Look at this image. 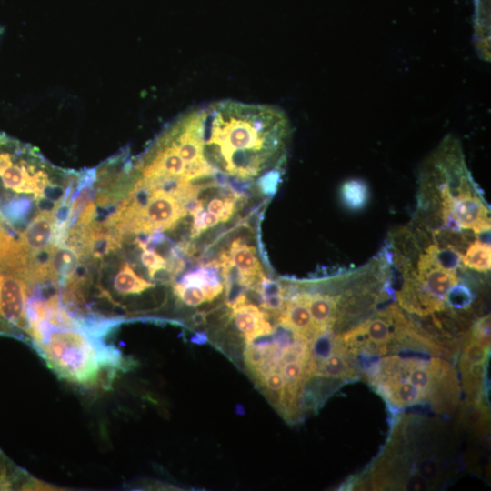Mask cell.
I'll return each mask as SVG.
<instances>
[{
    "mask_svg": "<svg viewBox=\"0 0 491 491\" xmlns=\"http://www.w3.org/2000/svg\"><path fill=\"white\" fill-rule=\"evenodd\" d=\"M207 312L205 311H196L192 314L190 316V322L193 326H203L207 324L206 319Z\"/></svg>",
    "mask_w": 491,
    "mask_h": 491,
    "instance_id": "7402d4cb",
    "label": "cell"
},
{
    "mask_svg": "<svg viewBox=\"0 0 491 491\" xmlns=\"http://www.w3.org/2000/svg\"><path fill=\"white\" fill-rule=\"evenodd\" d=\"M224 208V199L213 198L209 201L207 205L208 212L216 215L217 216L221 214Z\"/></svg>",
    "mask_w": 491,
    "mask_h": 491,
    "instance_id": "603a6c76",
    "label": "cell"
},
{
    "mask_svg": "<svg viewBox=\"0 0 491 491\" xmlns=\"http://www.w3.org/2000/svg\"><path fill=\"white\" fill-rule=\"evenodd\" d=\"M281 182L282 170L280 167H275L260 175L256 185L263 195H274Z\"/></svg>",
    "mask_w": 491,
    "mask_h": 491,
    "instance_id": "2e32d148",
    "label": "cell"
},
{
    "mask_svg": "<svg viewBox=\"0 0 491 491\" xmlns=\"http://www.w3.org/2000/svg\"><path fill=\"white\" fill-rule=\"evenodd\" d=\"M227 254L232 263L246 276L258 282L265 277L254 246L238 238L232 242Z\"/></svg>",
    "mask_w": 491,
    "mask_h": 491,
    "instance_id": "9c48e42d",
    "label": "cell"
},
{
    "mask_svg": "<svg viewBox=\"0 0 491 491\" xmlns=\"http://www.w3.org/2000/svg\"><path fill=\"white\" fill-rule=\"evenodd\" d=\"M258 384L267 399L279 410L285 386V380L281 371H277L276 369L271 371Z\"/></svg>",
    "mask_w": 491,
    "mask_h": 491,
    "instance_id": "5bb4252c",
    "label": "cell"
},
{
    "mask_svg": "<svg viewBox=\"0 0 491 491\" xmlns=\"http://www.w3.org/2000/svg\"><path fill=\"white\" fill-rule=\"evenodd\" d=\"M203 222H204L205 229H207L208 227H212V226L215 225L219 222V218L215 214L204 211V213H203Z\"/></svg>",
    "mask_w": 491,
    "mask_h": 491,
    "instance_id": "cb8c5ba5",
    "label": "cell"
},
{
    "mask_svg": "<svg viewBox=\"0 0 491 491\" xmlns=\"http://www.w3.org/2000/svg\"><path fill=\"white\" fill-rule=\"evenodd\" d=\"M55 230L52 211L43 210L37 214L20 234V247L30 256L48 252L54 244Z\"/></svg>",
    "mask_w": 491,
    "mask_h": 491,
    "instance_id": "5b68a950",
    "label": "cell"
},
{
    "mask_svg": "<svg viewBox=\"0 0 491 491\" xmlns=\"http://www.w3.org/2000/svg\"><path fill=\"white\" fill-rule=\"evenodd\" d=\"M80 255L65 244L52 246L48 265L58 286H63L75 273L80 264Z\"/></svg>",
    "mask_w": 491,
    "mask_h": 491,
    "instance_id": "ba28073f",
    "label": "cell"
},
{
    "mask_svg": "<svg viewBox=\"0 0 491 491\" xmlns=\"http://www.w3.org/2000/svg\"><path fill=\"white\" fill-rule=\"evenodd\" d=\"M343 205L349 210L363 209L368 202L369 191L365 182L361 180H348L340 189Z\"/></svg>",
    "mask_w": 491,
    "mask_h": 491,
    "instance_id": "4fadbf2b",
    "label": "cell"
},
{
    "mask_svg": "<svg viewBox=\"0 0 491 491\" xmlns=\"http://www.w3.org/2000/svg\"><path fill=\"white\" fill-rule=\"evenodd\" d=\"M230 319L243 336L245 343L265 335L273 333V327L268 321V312L259 306L246 303L232 309Z\"/></svg>",
    "mask_w": 491,
    "mask_h": 491,
    "instance_id": "8992f818",
    "label": "cell"
},
{
    "mask_svg": "<svg viewBox=\"0 0 491 491\" xmlns=\"http://www.w3.org/2000/svg\"><path fill=\"white\" fill-rule=\"evenodd\" d=\"M155 286V283L149 282L136 275L127 263L119 269L113 280L114 291L123 296L139 295Z\"/></svg>",
    "mask_w": 491,
    "mask_h": 491,
    "instance_id": "8fae6325",
    "label": "cell"
},
{
    "mask_svg": "<svg viewBox=\"0 0 491 491\" xmlns=\"http://www.w3.org/2000/svg\"><path fill=\"white\" fill-rule=\"evenodd\" d=\"M28 337L58 377L84 387L108 388L120 371L134 366L104 337L75 326H55L45 319L28 327Z\"/></svg>",
    "mask_w": 491,
    "mask_h": 491,
    "instance_id": "7a4b0ae2",
    "label": "cell"
},
{
    "mask_svg": "<svg viewBox=\"0 0 491 491\" xmlns=\"http://www.w3.org/2000/svg\"><path fill=\"white\" fill-rule=\"evenodd\" d=\"M148 275L152 280L162 284L171 283L175 278V275L167 266L157 269H149Z\"/></svg>",
    "mask_w": 491,
    "mask_h": 491,
    "instance_id": "ffe728a7",
    "label": "cell"
},
{
    "mask_svg": "<svg viewBox=\"0 0 491 491\" xmlns=\"http://www.w3.org/2000/svg\"><path fill=\"white\" fill-rule=\"evenodd\" d=\"M224 290V285L217 286H191L179 283L173 285L174 294L185 305L197 306L205 302H210L217 297Z\"/></svg>",
    "mask_w": 491,
    "mask_h": 491,
    "instance_id": "7c38bea8",
    "label": "cell"
},
{
    "mask_svg": "<svg viewBox=\"0 0 491 491\" xmlns=\"http://www.w3.org/2000/svg\"><path fill=\"white\" fill-rule=\"evenodd\" d=\"M207 340H208V336L205 333H202V332L196 333L191 338V341L196 344H204L207 342Z\"/></svg>",
    "mask_w": 491,
    "mask_h": 491,
    "instance_id": "484cf974",
    "label": "cell"
},
{
    "mask_svg": "<svg viewBox=\"0 0 491 491\" xmlns=\"http://www.w3.org/2000/svg\"><path fill=\"white\" fill-rule=\"evenodd\" d=\"M187 215L182 203L161 189H151L146 205L136 213L134 233L151 234L172 229Z\"/></svg>",
    "mask_w": 491,
    "mask_h": 491,
    "instance_id": "3957f363",
    "label": "cell"
},
{
    "mask_svg": "<svg viewBox=\"0 0 491 491\" xmlns=\"http://www.w3.org/2000/svg\"><path fill=\"white\" fill-rule=\"evenodd\" d=\"M426 334H417L401 346L402 338L389 344L366 377L374 388L396 408L429 404L437 412L454 410L459 398V381L453 366L440 357L443 346Z\"/></svg>",
    "mask_w": 491,
    "mask_h": 491,
    "instance_id": "6da1fadb",
    "label": "cell"
},
{
    "mask_svg": "<svg viewBox=\"0 0 491 491\" xmlns=\"http://www.w3.org/2000/svg\"><path fill=\"white\" fill-rule=\"evenodd\" d=\"M31 286L18 276L0 273V316L19 336H27L26 306Z\"/></svg>",
    "mask_w": 491,
    "mask_h": 491,
    "instance_id": "277c9868",
    "label": "cell"
},
{
    "mask_svg": "<svg viewBox=\"0 0 491 491\" xmlns=\"http://www.w3.org/2000/svg\"><path fill=\"white\" fill-rule=\"evenodd\" d=\"M490 232L481 234L480 239L475 240L462 256L464 266L477 272H487L491 266Z\"/></svg>",
    "mask_w": 491,
    "mask_h": 491,
    "instance_id": "30bf717a",
    "label": "cell"
},
{
    "mask_svg": "<svg viewBox=\"0 0 491 491\" xmlns=\"http://www.w3.org/2000/svg\"><path fill=\"white\" fill-rule=\"evenodd\" d=\"M0 335L19 336L17 332L11 326H9L1 316H0Z\"/></svg>",
    "mask_w": 491,
    "mask_h": 491,
    "instance_id": "d4e9b609",
    "label": "cell"
},
{
    "mask_svg": "<svg viewBox=\"0 0 491 491\" xmlns=\"http://www.w3.org/2000/svg\"><path fill=\"white\" fill-rule=\"evenodd\" d=\"M473 302V293L465 284L454 286L447 296L448 307L456 310L466 309Z\"/></svg>",
    "mask_w": 491,
    "mask_h": 491,
    "instance_id": "9a60e30c",
    "label": "cell"
},
{
    "mask_svg": "<svg viewBox=\"0 0 491 491\" xmlns=\"http://www.w3.org/2000/svg\"><path fill=\"white\" fill-rule=\"evenodd\" d=\"M256 288L263 298L279 295L284 296L285 293V285L283 283L268 279L266 276L261 279Z\"/></svg>",
    "mask_w": 491,
    "mask_h": 491,
    "instance_id": "e0dca14e",
    "label": "cell"
},
{
    "mask_svg": "<svg viewBox=\"0 0 491 491\" xmlns=\"http://www.w3.org/2000/svg\"><path fill=\"white\" fill-rule=\"evenodd\" d=\"M55 486L44 482L16 465L0 448V490H55Z\"/></svg>",
    "mask_w": 491,
    "mask_h": 491,
    "instance_id": "52a82bcc",
    "label": "cell"
},
{
    "mask_svg": "<svg viewBox=\"0 0 491 491\" xmlns=\"http://www.w3.org/2000/svg\"><path fill=\"white\" fill-rule=\"evenodd\" d=\"M142 264L149 269H157L166 266L167 261L151 249H143L141 254Z\"/></svg>",
    "mask_w": 491,
    "mask_h": 491,
    "instance_id": "ac0fdd59",
    "label": "cell"
},
{
    "mask_svg": "<svg viewBox=\"0 0 491 491\" xmlns=\"http://www.w3.org/2000/svg\"><path fill=\"white\" fill-rule=\"evenodd\" d=\"M95 213H96L95 204L94 203V201L90 200L85 205V209L81 211L75 224L73 226L85 227L94 219Z\"/></svg>",
    "mask_w": 491,
    "mask_h": 491,
    "instance_id": "d6986e66",
    "label": "cell"
},
{
    "mask_svg": "<svg viewBox=\"0 0 491 491\" xmlns=\"http://www.w3.org/2000/svg\"><path fill=\"white\" fill-rule=\"evenodd\" d=\"M224 208L221 214L218 215L219 222H226L233 215L235 211V204L238 202L236 199L223 197Z\"/></svg>",
    "mask_w": 491,
    "mask_h": 491,
    "instance_id": "44dd1931",
    "label": "cell"
}]
</instances>
